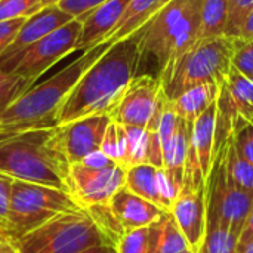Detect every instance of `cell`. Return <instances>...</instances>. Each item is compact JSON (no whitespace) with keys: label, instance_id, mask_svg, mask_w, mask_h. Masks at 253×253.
Returning a JSON list of instances; mask_svg holds the SVG:
<instances>
[{"label":"cell","instance_id":"1","mask_svg":"<svg viewBox=\"0 0 253 253\" xmlns=\"http://www.w3.org/2000/svg\"><path fill=\"white\" fill-rule=\"evenodd\" d=\"M141 30L111 44L79 79L62 105L55 125H67L79 119L111 114L129 83L136 77L141 53Z\"/></svg>","mask_w":253,"mask_h":253},{"label":"cell","instance_id":"2","mask_svg":"<svg viewBox=\"0 0 253 253\" xmlns=\"http://www.w3.org/2000/svg\"><path fill=\"white\" fill-rule=\"evenodd\" d=\"M70 165L59 126L31 130L0 144V173L15 181L68 191Z\"/></svg>","mask_w":253,"mask_h":253},{"label":"cell","instance_id":"3","mask_svg":"<svg viewBox=\"0 0 253 253\" xmlns=\"http://www.w3.org/2000/svg\"><path fill=\"white\" fill-rule=\"evenodd\" d=\"M234 46L236 39L228 36L202 39L172 56L159 74L163 95L173 101L194 86L222 84L231 70Z\"/></svg>","mask_w":253,"mask_h":253},{"label":"cell","instance_id":"4","mask_svg":"<svg viewBox=\"0 0 253 253\" xmlns=\"http://www.w3.org/2000/svg\"><path fill=\"white\" fill-rule=\"evenodd\" d=\"M108 47V44L101 43L96 47L83 52L77 59L70 62L46 82L31 86L10 107L0 113V122L6 125L28 126L33 129H47L56 126L55 117L59 107L84 71Z\"/></svg>","mask_w":253,"mask_h":253},{"label":"cell","instance_id":"5","mask_svg":"<svg viewBox=\"0 0 253 253\" xmlns=\"http://www.w3.org/2000/svg\"><path fill=\"white\" fill-rule=\"evenodd\" d=\"M202 0H170L141 28V53L154 56L160 68L190 47L200 28Z\"/></svg>","mask_w":253,"mask_h":253},{"label":"cell","instance_id":"6","mask_svg":"<svg viewBox=\"0 0 253 253\" xmlns=\"http://www.w3.org/2000/svg\"><path fill=\"white\" fill-rule=\"evenodd\" d=\"M80 211L68 191L13 179L6 231L16 240L59 215Z\"/></svg>","mask_w":253,"mask_h":253},{"label":"cell","instance_id":"7","mask_svg":"<svg viewBox=\"0 0 253 253\" xmlns=\"http://www.w3.org/2000/svg\"><path fill=\"white\" fill-rule=\"evenodd\" d=\"M15 243L19 253H80L92 246L110 245L84 209L59 215Z\"/></svg>","mask_w":253,"mask_h":253},{"label":"cell","instance_id":"8","mask_svg":"<svg viewBox=\"0 0 253 253\" xmlns=\"http://www.w3.org/2000/svg\"><path fill=\"white\" fill-rule=\"evenodd\" d=\"M82 21L73 19L13 56L0 61V68L22 76L33 83L58 61L76 52Z\"/></svg>","mask_w":253,"mask_h":253},{"label":"cell","instance_id":"9","mask_svg":"<svg viewBox=\"0 0 253 253\" xmlns=\"http://www.w3.org/2000/svg\"><path fill=\"white\" fill-rule=\"evenodd\" d=\"M179 230L193 249H199L206 230V178L193 145H188L181 191L170 208Z\"/></svg>","mask_w":253,"mask_h":253},{"label":"cell","instance_id":"10","mask_svg":"<svg viewBox=\"0 0 253 253\" xmlns=\"http://www.w3.org/2000/svg\"><path fill=\"white\" fill-rule=\"evenodd\" d=\"M126 169L116 165L107 169H90L82 163L70 165L68 193L83 208L108 205L113 196L125 187Z\"/></svg>","mask_w":253,"mask_h":253},{"label":"cell","instance_id":"11","mask_svg":"<svg viewBox=\"0 0 253 253\" xmlns=\"http://www.w3.org/2000/svg\"><path fill=\"white\" fill-rule=\"evenodd\" d=\"M162 96V84L159 77L150 74L136 76L126 87L110 117L120 126L142 127L151 120Z\"/></svg>","mask_w":253,"mask_h":253},{"label":"cell","instance_id":"12","mask_svg":"<svg viewBox=\"0 0 253 253\" xmlns=\"http://www.w3.org/2000/svg\"><path fill=\"white\" fill-rule=\"evenodd\" d=\"M111 122L108 114H98L61 125L59 129L68 162L71 165L79 163L87 154L101 150L104 135Z\"/></svg>","mask_w":253,"mask_h":253},{"label":"cell","instance_id":"13","mask_svg":"<svg viewBox=\"0 0 253 253\" xmlns=\"http://www.w3.org/2000/svg\"><path fill=\"white\" fill-rule=\"evenodd\" d=\"M108 205L125 233L150 227L168 212L153 202L130 193L125 187L113 196Z\"/></svg>","mask_w":253,"mask_h":253},{"label":"cell","instance_id":"14","mask_svg":"<svg viewBox=\"0 0 253 253\" xmlns=\"http://www.w3.org/2000/svg\"><path fill=\"white\" fill-rule=\"evenodd\" d=\"M74 18L70 16L68 13H65L64 10H61L58 7V4H52V6H46V7L40 9L37 13H34L25 19V22L19 28L12 44L0 56V61H4V59L13 56L15 53L31 46L33 43L39 42L40 39L46 37L47 34L53 33L55 30L61 28L62 25L68 24Z\"/></svg>","mask_w":253,"mask_h":253},{"label":"cell","instance_id":"15","mask_svg":"<svg viewBox=\"0 0 253 253\" xmlns=\"http://www.w3.org/2000/svg\"><path fill=\"white\" fill-rule=\"evenodd\" d=\"M129 1L130 0H108L89 13L82 22L76 50H82L83 53L101 44L122 18Z\"/></svg>","mask_w":253,"mask_h":253},{"label":"cell","instance_id":"16","mask_svg":"<svg viewBox=\"0 0 253 253\" xmlns=\"http://www.w3.org/2000/svg\"><path fill=\"white\" fill-rule=\"evenodd\" d=\"M168 1L170 0H130L122 18L102 43L111 46L133 36L142 27H145Z\"/></svg>","mask_w":253,"mask_h":253},{"label":"cell","instance_id":"17","mask_svg":"<svg viewBox=\"0 0 253 253\" xmlns=\"http://www.w3.org/2000/svg\"><path fill=\"white\" fill-rule=\"evenodd\" d=\"M216 114H218V101L206 108L191 126L190 144L196 150L205 178L208 179L212 168L215 133H216Z\"/></svg>","mask_w":253,"mask_h":253},{"label":"cell","instance_id":"18","mask_svg":"<svg viewBox=\"0 0 253 253\" xmlns=\"http://www.w3.org/2000/svg\"><path fill=\"white\" fill-rule=\"evenodd\" d=\"M148 230L147 253H181L193 249L170 212H166L159 221L151 224Z\"/></svg>","mask_w":253,"mask_h":253},{"label":"cell","instance_id":"19","mask_svg":"<svg viewBox=\"0 0 253 253\" xmlns=\"http://www.w3.org/2000/svg\"><path fill=\"white\" fill-rule=\"evenodd\" d=\"M225 83V82H224ZM221 84L205 83L194 86L179 95L176 99L170 101L176 114L188 123H193L206 108L218 101Z\"/></svg>","mask_w":253,"mask_h":253},{"label":"cell","instance_id":"20","mask_svg":"<svg viewBox=\"0 0 253 253\" xmlns=\"http://www.w3.org/2000/svg\"><path fill=\"white\" fill-rule=\"evenodd\" d=\"M191 126L193 123H188L184 119H181L173 138L163 148V169L179 185H182L184 179V166L190 145Z\"/></svg>","mask_w":253,"mask_h":253},{"label":"cell","instance_id":"21","mask_svg":"<svg viewBox=\"0 0 253 253\" xmlns=\"http://www.w3.org/2000/svg\"><path fill=\"white\" fill-rule=\"evenodd\" d=\"M160 168H156L153 165L144 163L136 165L129 169H126L125 176V188H127L130 193L147 199L153 202L154 205L163 208L160 194H159V184H157V170ZM166 211V209H165Z\"/></svg>","mask_w":253,"mask_h":253},{"label":"cell","instance_id":"22","mask_svg":"<svg viewBox=\"0 0 253 253\" xmlns=\"http://www.w3.org/2000/svg\"><path fill=\"white\" fill-rule=\"evenodd\" d=\"M228 24V0H202L197 40L225 36Z\"/></svg>","mask_w":253,"mask_h":253},{"label":"cell","instance_id":"23","mask_svg":"<svg viewBox=\"0 0 253 253\" xmlns=\"http://www.w3.org/2000/svg\"><path fill=\"white\" fill-rule=\"evenodd\" d=\"M225 89L237 116L248 122L253 114V80L231 67L225 80Z\"/></svg>","mask_w":253,"mask_h":253},{"label":"cell","instance_id":"24","mask_svg":"<svg viewBox=\"0 0 253 253\" xmlns=\"http://www.w3.org/2000/svg\"><path fill=\"white\" fill-rule=\"evenodd\" d=\"M197 253H240L239 239L221 224H208Z\"/></svg>","mask_w":253,"mask_h":253},{"label":"cell","instance_id":"25","mask_svg":"<svg viewBox=\"0 0 253 253\" xmlns=\"http://www.w3.org/2000/svg\"><path fill=\"white\" fill-rule=\"evenodd\" d=\"M126 133L125 154L120 166L123 169H129L136 165L148 163L147 159V133L142 127L123 126Z\"/></svg>","mask_w":253,"mask_h":253},{"label":"cell","instance_id":"26","mask_svg":"<svg viewBox=\"0 0 253 253\" xmlns=\"http://www.w3.org/2000/svg\"><path fill=\"white\" fill-rule=\"evenodd\" d=\"M227 172L234 185L253 193V165L236 151L234 139L231 141L227 154Z\"/></svg>","mask_w":253,"mask_h":253},{"label":"cell","instance_id":"27","mask_svg":"<svg viewBox=\"0 0 253 253\" xmlns=\"http://www.w3.org/2000/svg\"><path fill=\"white\" fill-rule=\"evenodd\" d=\"M34 83L31 80L0 68V113L10 107Z\"/></svg>","mask_w":253,"mask_h":253},{"label":"cell","instance_id":"28","mask_svg":"<svg viewBox=\"0 0 253 253\" xmlns=\"http://www.w3.org/2000/svg\"><path fill=\"white\" fill-rule=\"evenodd\" d=\"M43 9L42 0H0V22L30 18Z\"/></svg>","mask_w":253,"mask_h":253},{"label":"cell","instance_id":"29","mask_svg":"<svg viewBox=\"0 0 253 253\" xmlns=\"http://www.w3.org/2000/svg\"><path fill=\"white\" fill-rule=\"evenodd\" d=\"M252 9L253 0H228V24L225 36L237 39Z\"/></svg>","mask_w":253,"mask_h":253},{"label":"cell","instance_id":"30","mask_svg":"<svg viewBox=\"0 0 253 253\" xmlns=\"http://www.w3.org/2000/svg\"><path fill=\"white\" fill-rule=\"evenodd\" d=\"M234 147L236 151L249 163L253 165V125L237 117L236 132H234Z\"/></svg>","mask_w":253,"mask_h":253},{"label":"cell","instance_id":"31","mask_svg":"<svg viewBox=\"0 0 253 253\" xmlns=\"http://www.w3.org/2000/svg\"><path fill=\"white\" fill-rule=\"evenodd\" d=\"M148 227L125 233L116 243L117 253H147L148 251Z\"/></svg>","mask_w":253,"mask_h":253},{"label":"cell","instance_id":"32","mask_svg":"<svg viewBox=\"0 0 253 253\" xmlns=\"http://www.w3.org/2000/svg\"><path fill=\"white\" fill-rule=\"evenodd\" d=\"M231 67L245 77L253 80V40L242 42L236 39L234 53L231 58Z\"/></svg>","mask_w":253,"mask_h":253},{"label":"cell","instance_id":"33","mask_svg":"<svg viewBox=\"0 0 253 253\" xmlns=\"http://www.w3.org/2000/svg\"><path fill=\"white\" fill-rule=\"evenodd\" d=\"M105 1L108 0H59L56 4L61 10H64L74 19H80L83 22V19L89 13H92L96 7H99Z\"/></svg>","mask_w":253,"mask_h":253},{"label":"cell","instance_id":"34","mask_svg":"<svg viewBox=\"0 0 253 253\" xmlns=\"http://www.w3.org/2000/svg\"><path fill=\"white\" fill-rule=\"evenodd\" d=\"M13 179L0 173V230H7V216L10 205V188Z\"/></svg>","mask_w":253,"mask_h":253},{"label":"cell","instance_id":"35","mask_svg":"<svg viewBox=\"0 0 253 253\" xmlns=\"http://www.w3.org/2000/svg\"><path fill=\"white\" fill-rule=\"evenodd\" d=\"M25 19L27 18H18V19H10V21L0 22V56L12 44V42L15 40L19 28L25 22Z\"/></svg>","mask_w":253,"mask_h":253},{"label":"cell","instance_id":"36","mask_svg":"<svg viewBox=\"0 0 253 253\" xmlns=\"http://www.w3.org/2000/svg\"><path fill=\"white\" fill-rule=\"evenodd\" d=\"M101 151L104 154H107L111 160H114L117 165H119V142H117V123L111 122L105 135H104V139H102V144H101Z\"/></svg>","mask_w":253,"mask_h":253},{"label":"cell","instance_id":"37","mask_svg":"<svg viewBox=\"0 0 253 253\" xmlns=\"http://www.w3.org/2000/svg\"><path fill=\"white\" fill-rule=\"evenodd\" d=\"M79 163H82L83 166L90 168V169H107V168H113V166L117 165L114 160H111V159H110L107 154H104L101 150H96V151L87 154V156H86L82 162H79Z\"/></svg>","mask_w":253,"mask_h":253},{"label":"cell","instance_id":"38","mask_svg":"<svg viewBox=\"0 0 253 253\" xmlns=\"http://www.w3.org/2000/svg\"><path fill=\"white\" fill-rule=\"evenodd\" d=\"M31 130H37V129H33V127H28V126H18V125H6L3 122H0V144L3 142H7L10 139H15L27 132H31Z\"/></svg>","mask_w":253,"mask_h":253},{"label":"cell","instance_id":"39","mask_svg":"<svg viewBox=\"0 0 253 253\" xmlns=\"http://www.w3.org/2000/svg\"><path fill=\"white\" fill-rule=\"evenodd\" d=\"M253 243V206L246 218V222L243 225L242 234L239 237V249H243Z\"/></svg>","mask_w":253,"mask_h":253},{"label":"cell","instance_id":"40","mask_svg":"<svg viewBox=\"0 0 253 253\" xmlns=\"http://www.w3.org/2000/svg\"><path fill=\"white\" fill-rule=\"evenodd\" d=\"M0 253H19L15 239L4 230H0Z\"/></svg>","mask_w":253,"mask_h":253},{"label":"cell","instance_id":"41","mask_svg":"<svg viewBox=\"0 0 253 253\" xmlns=\"http://www.w3.org/2000/svg\"><path fill=\"white\" fill-rule=\"evenodd\" d=\"M239 40L242 42H249V40H253V9L252 12L248 15L242 30H240V34L237 37Z\"/></svg>","mask_w":253,"mask_h":253},{"label":"cell","instance_id":"42","mask_svg":"<svg viewBox=\"0 0 253 253\" xmlns=\"http://www.w3.org/2000/svg\"><path fill=\"white\" fill-rule=\"evenodd\" d=\"M80 253H117L114 246L110 245H98V246H92L89 249H84Z\"/></svg>","mask_w":253,"mask_h":253},{"label":"cell","instance_id":"43","mask_svg":"<svg viewBox=\"0 0 253 253\" xmlns=\"http://www.w3.org/2000/svg\"><path fill=\"white\" fill-rule=\"evenodd\" d=\"M59 0H42V3H43V7H46V6H52V4H56Z\"/></svg>","mask_w":253,"mask_h":253},{"label":"cell","instance_id":"44","mask_svg":"<svg viewBox=\"0 0 253 253\" xmlns=\"http://www.w3.org/2000/svg\"><path fill=\"white\" fill-rule=\"evenodd\" d=\"M240 253H253V243L246 246V248H243V249H240Z\"/></svg>","mask_w":253,"mask_h":253},{"label":"cell","instance_id":"45","mask_svg":"<svg viewBox=\"0 0 253 253\" xmlns=\"http://www.w3.org/2000/svg\"><path fill=\"white\" fill-rule=\"evenodd\" d=\"M181 253H197V251L196 249H187V251H184V252Z\"/></svg>","mask_w":253,"mask_h":253},{"label":"cell","instance_id":"46","mask_svg":"<svg viewBox=\"0 0 253 253\" xmlns=\"http://www.w3.org/2000/svg\"><path fill=\"white\" fill-rule=\"evenodd\" d=\"M248 122H249V123H252V125H253V114H252V117H251V119H249Z\"/></svg>","mask_w":253,"mask_h":253}]
</instances>
